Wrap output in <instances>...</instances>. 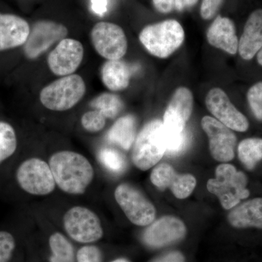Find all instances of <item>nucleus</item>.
Listing matches in <instances>:
<instances>
[{
  "instance_id": "f257e3e1",
  "label": "nucleus",
  "mask_w": 262,
  "mask_h": 262,
  "mask_svg": "<svg viewBox=\"0 0 262 262\" xmlns=\"http://www.w3.org/2000/svg\"><path fill=\"white\" fill-rule=\"evenodd\" d=\"M49 165L56 184L68 194H83L94 179V170L89 160L75 151L55 153Z\"/></svg>"
},
{
  "instance_id": "f03ea898",
  "label": "nucleus",
  "mask_w": 262,
  "mask_h": 262,
  "mask_svg": "<svg viewBox=\"0 0 262 262\" xmlns=\"http://www.w3.org/2000/svg\"><path fill=\"white\" fill-rule=\"evenodd\" d=\"M185 34L176 20H166L146 26L139 34V40L150 54L166 58L184 42Z\"/></svg>"
},
{
  "instance_id": "7ed1b4c3",
  "label": "nucleus",
  "mask_w": 262,
  "mask_h": 262,
  "mask_svg": "<svg viewBox=\"0 0 262 262\" xmlns=\"http://www.w3.org/2000/svg\"><path fill=\"white\" fill-rule=\"evenodd\" d=\"M248 179L230 164H221L215 169V178L208 180L207 189L215 194L225 209L229 210L250 195Z\"/></svg>"
},
{
  "instance_id": "20e7f679",
  "label": "nucleus",
  "mask_w": 262,
  "mask_h": 262,
  "mask_svg": "<svg viewBox=\"0 0 262 262\" xmlns=\"http://www.w3.org/2000/svg\"><path fill=\"white\" fill-rule=\"evenodd\" d=\"M166 151L163 121L151 120L144 125L134 142L132 160L141 170H146L159 163Z\"/></svg>"
},
{
  "instance_id": "39448f33",
  "label": "nucleus",
  "mask_w": 262,
  "mask_h": 262,
  "mask_svg": "<svg viewBox=\"0 0 262 262\" xmlns=\"http://www.w3.org/2000/svg\"><path fill=\"white\" fill-rule=\"evenodd\" d=\"M86 92V84L79 75L64 76L42 89L39 100L52 111L63 112L76 106Z\"/></svg>"
},
{
  "instance_id": "423d86ee",
  "label": "nucleus",
  "mask_w": 262,
  "mask_h": 262,
  "mask_svg": "<svg viewBox=\"0 0 262 262\" xmlns=\"http://www.w3.org/2000/svg\"><path fill=\"white\" fill-rule=\"evenodd\" d=\"M16 179L20 188L33 195H48L56 188L49 164L39 158H30L20 164Z\"/></svg>"
},
{
  "instance_id": "0eeeda50",
  "label": "nucleus",
  "mask_w": 262,
  "mask_h": 262,
  "mask_svg": "<svg viewBox=\"0 0 262 262\" xmlns=\"http://www.w3.org/2000/svg\"><path fill=\"white\" fill-rule=\"evenodd\" d=\"M115 200L127 218L134 225L145 227L154 222L155 206L140 190L130 184H120L115 189Z\"/></svg>"
},
{
  "instance_id": "6e6552de",
  "label": "nucleus",
  "mask_w": 262,
  "mask_h": 262,
  "mask_svg": "<svg viewBox=\"0 0 262 262\" xmlns=\"http://www.w3.org/2000/svg\"><path fill=\"white\" fill-rule=\"evenodd\" d=\"M63 226L66 232L77 242L91 244L103 237L101 221L94 211L85 207H73L66 212Z\"/></svg>"
},
{
  "instance_id": "1a4fd4ad",
  "label": "nucleus",
  "mask_w": 262,
  "mask_h": 262,
  "mask_svg": "<svg viewBox=\"0 0 262 262\" xmlns=\"http://www.w3.org/2000/svg\"><path fill=\"white\" fill-rule=\"evenodd\" d=\"M91 38L96 51L106 60L121 59L126 54V35L117 24L98 22L91 30Z\"/></svg>"
},
{
  "instance_id": "9d476101",
  "label": "nucleus",
  "mask_w": 262,
  "mask_h": 262,
  "mask_svg": "<svg viewBox=\"0 0 262 262\" xmlns=\"http://www.w3.org/2000/svg\"><path fill=\"white\" fill-rule=\"evenodd\" d=\"M68 32L63 24L53 20H39L30 28L27 42L24 45V54L29 59L37 58L53 45L67 38Z\"/></svg>"
},
{
  "instance_id": "9b49d317",
  "label": "nucleus",
  "mask_w": 262,
  "mask_h": 262,
  "mask_svg": "<svg viewBox=\"0 0 262 262\" xmlns=\"http://www.w3.org/2000/svg\"><path fill=\"white\" fill-rule=\"evenodd\" d=\"M201 125L209 139L212 157L222 163L233 159L237 137L232 130L216 119L210 116L202 119Z\"/></svg>"
},
{
  "instance_id": "f8f14e48",
  "label": "nucleus",
  "mask_w": 262,
  "mask_h": 262,
  "mask_svg": "<svg viewBox=\"0 0 262 262\" xmlns=\"http://www.w3.org/2000/svg\"><path fill=\"white\" fill-rule=\"evenodd\" d=\"M206 104L216 120L231 130L246 132L249 127L248 119L234 106L228 96L220 88H214L208 92Z\"/></svg>"
},
{
  "instance_id": "ddd939ff",
  "label": "nucleus",
  "mask_w": 262,
  "mask_h": 262,
  "mask_svg": "<svg viewBox=\"0 0 262 262\" xmlns=\"http://www.w3.org/2000/svg\"><path fill=\"white\" fill-rule=\"evenodd\" d=\"M83 57L82 43L77 39L65 38L48 55V65L54 75L64 77L73 75L80 67Z\"/></svg>"
},
{
  "instance_id": "4468645a",
  "label": "nucleus",
  "mask_w": 262,
  "mask_h": 262,
  "mask_svg": "<svg viewBox=\"0 0 262 262\" xmlns=\"http://www.w3.org/2000/svg\"><path fill=\"white\" fill-rule=\"evenodd\" d=\"M193 96L187 88H179L172 96L163 117L165 134L177 135L186 131V123L192 115Z\"/></svg>"
},
{
  "instance_id": "2eb2a0df",
  "label": "nucleus",
  "mask_w": 262,
  "mask_h": 262,
  "mask_svg": "<svg viewBox=\"0 0 262 262\" xmlns=\"http://www.w3.org/2000/svg\"><path fill=\"white\" fill-rule=\"evenodd\" d=\"M186 233L187 229L182 220L177 217L164 216L144 231L143 241L149 247L163 248L184 238Z\"/></svg>"
},
{
  "instance_id": "dca6fc26",
  "label": "nucleus",
  "mask_w": 262,
  "mask_h": 262,
  "mask_svg": "<svg viewBox=\"0 0 262 262\" xmlns=\"http://www.w3.org/2000/svg\"><path fill=\"white\" fill-rule=\"evenodd\" d=\"M151 182L158 189H170L176 198L184 199L190 195L196 187V179L191 174H179L171 165L162 163L153 169Z\"/></svg>"
},
{
  "instance_id": "f3484780",
  "label": "nucleus",
  "mask_w": 262,
  "mask_h": 262,
  "mask_svg": "<svg viewBox=\"0 0 262 262\" xmlns=\"http://www.w3.org/2000/svg\"><path fill=\"white\" fill-rule=\"evenodd\" d=\"M30 32L28 22L18 15L0 13V51L24 46Z\"/></svg>"
},
{
  "instance_id": "a211bd4d",
  "label": "nucleus",
  "mask_w": 262,
  "mask_h": 262,
  "mask_svg": "<svg viewBox=\"0 0 262 262\" xmlns=\"http://www.w3.org/2000/svg\"><path fill=\"white\" fill-rule=\"evenodd\" d=\"M207 40L213 47L230 55L238 52L239 40L234 22L229 18L218 16L207 32Z\"/></svg>"
},
{
  "instance_id": "6ab92c4d",
  "label": "nucleus",
  "mask_w": 262,
  "mask_h": 262,
  "mask_svg": "<svg viewBox=\"0 0 262 262\" xmlns=\"http://www.w3.org/2000/svg\"><path fill=\"white\" fill-rule=\"evenodd\" d=\"M262 48V9L254 10L245 24L239 40L238 53L243 59H253Z\"/></svg>"
},
{
  "instance_id": "aec40b11",
  "label": "nucleus",
  "mask_w": 262,
  "mask_h": 262,
  "mask_svg": "<svg viewBox=\"0 0 262 262\" xmlns=\"http://www.w3.org/2000/svg\"><path fill=\"white\" fill-rule=\"evenodd\" d=\"M228 221L235 228L262 229V198H254L236 206L229 213Z\"/></svg>"
},
{
  "instance_id": "412c9836",
  "label": "nucleus",
  "mask_w": 262,
  "mask_h": 262,
  "mask_svg": "<svg viewBox=\"0 0 262 262\" xmlns=\"http://www.w3.org/2000/svg\"><path fill=\"white\" fill-rule=\"evenodd\" d=\"M132 72L133 69L121 59L107 60L101 68V80L110 91H122L128 87Z\"/></svg>"
},
{
  "instance_id": "4be33fe9",
  "label": "nucleus",
  "mask_w": 262,
  "mask_h": 262,
  "mask_svg": "<svg viewBox=\"0 0 262 262\" xmlns=\"http://www.w3.org/2000/svg\"><path fill=\"white\" fill-rule=\"evenodd\" d=\"M136 120L133 115L120 117L108 130L106 139L108 142L128 150L136 140Z\"/></svg>"
},
{
  "instance_id": "5701e85b",
  "label": "nucleus",
  "mask_w": 262,
  "mask_h": 262,
  "mask_svg": "<svg viewBox=\"0 0 262 262\" xmlns=\"http://www.w3.org/2000/svg\"><path fill=\"white\" fill-rule=\"evenodd\" d=\"M239 159L248 170H253L262 160V139L258 138L246 139L239 143Z\"/></svg>"
},
{
  "instance_id": "b1692460",
  "label": "nucleus",
  "mask_w": 262,
  "mask_h": 262,
  "mask_svg": "<svg viewBox=\"0 0 262 262\" xmlns=\"http://www.w3.org/2000/svg\"><path fill=\"white\" fill-rule=\"evenodd\" d=\"M90 106L102 113L106 118L114 119L122 111L123 103L117 95L103 93L94 98Z\"/></svg>"
},
{
  "instance_id": "393cba45",
  "label": "nucleus",
  "mask_w": 262,
  "mask_h": 262,
  "mask_svg": "<svg viewBox=\"0 0 262 262\" xmlns=\"http://www.w3.org/2000/svg\"><path fill=\"white\" fill-rule=\"evenodd\" d=\"M52 251L51 262H74L75 255L72 244L61 233L52 234L49 239Z\"/></svg>"
},
{
  "instance_id": "a878e982",
  "label": "nucleus",
  "mask_w": 262,
  "mask_h": 262,
  "mask_svg": "<svg viewBox=\"0 0 262 262\" xmlns=\"http://www.w3.org/2000/svg\"><path fill=\"white\" fill-rule=\"evenodd\" d=\"M16 149L14 128L8 122L0 121V164L14 154Z\"/></svg>"
},
{
  "instance_id": "bb28decb",
  "label": "nucleus",
  "mask_w": 262,
  "mask_h": 262,
  "mask_svg": "<svg viewBox=\"0 0 262 262\" xmlns=\"http://www.w3.org/2000/svg\"><path fill=\"white\" fill-rule=\"evenodd\" d=\"M98 159L105 168L113 173H121L126 167L123 155L112 148H103L100 150Z\"/></svg>"
},
{
  "instance_id": "cd10ccee",
  "label": "nucleus",
  "mask_w": 262,
  "mask_h": 262,
  "mask_svg": "<svg viewBox=\"0 0 262 262\" xmlns=\"http://www.w3.org/2000/svg\"><path fill=\"white\" fill-rule=\"evenodd\" d=\"M106 117L97 110H91L82 115L81 124L86 130L96 133L102 130L106 125Z\"/></svg>"
},
{
  "instance_id": "c85d7f7f",
  "label": "nucleus",
  "mask_w": 262,
  "mask_h": 262,
  "mask_svg": "<svg viewBox=\"0 0 262 262\" xmlns=\"http://www.w3.org/2000/svg\"><path fill=\"white\" fill-rule=\"evenodd\" d=\"M247 100L254 117L262 121V81L248 89Z\"/></svg>"
},
{
  "instance_id": "c756f323",
  "label": "nucleus",
  "mask_w": 262,
  "mask_h": 262,
  "mask_svg": "<svg viewBox=\"0 0 262 262\" xmlns=\"http://www.w3.org/2000/svg\"><path fill=\"white\" fill-rule=\"evenodd\" d=\"M13 236L8 232H0V262H8L15 248Z\"/></svg>"
},
{
  "instance_id": "7c9ffc66",
  "label": "nucleus",
  "mask_w": 262,
  "mask_h": 262,
  "mask_svg": "<svg viewBox=\"0 0 262 262\" xmlns=\"http://www.w3.org/2000/svg\"><path fill=\"white\" fill-rule=\"evenodd\" d=\"M77 262H102L101 251L96 246H84L77 254Z\"/></svg>"
},
{
  "instance_id": "2f4dec72",
  "label": "nucleus",
  "mask_w": 262,
  "mask_h": 262,
  "mask_svg": "<svg viewBox=\"0 0 262 262\" xmlns=\"http://www.w3.org/2000/svg\"><path fill=\"white\" fill-rule=\"evenodd\" d=\"M224 0H203L201 7V15L205 20L213 18L220 10Z\"/></svg>"
},
{
  "instance_id": "473e14b6",
  "label": "nucleus",
  "mask_w": 262,
  "mask_h": 262,
  "mask_svg": "<svg viewBox=\"0 0 262 262\" xmlns=\"http://www.w3.org/2000/svg\"><path fill=\"white\" fill-rule=\"evenodd\" d=\"M151 262H185V258L179 251H171L162 255Z\"/></svg>"
},
{
  "instance_id": "72a5a7b5",
  "label": "nucleus",
  "mask_w": 262,
  "mask_h": 262,
  "mask_svg": "<svg viewBox=\"0 0 262 262\" xmlns=\"http://www.w3.org/2000/svg\"><path fill=\"white\" fill-rule=\"evenodd\" d=\"M155 9L161 13H170L173 10L174 0H152Z\"/></svg>"
},
{
  "instance_id": "f704fd0d",
  "label": "nucleus",
  "mask_w": 262,
  "mask_h": 262,
  "mask_svg": "<svg viewBox=\"0 0 262 262\" xmlns=\"http://www.w3.org/2000/svg\"><path fill=\"white\" fill-rule=\"evenodd\" d=\"M92 9L97 15H104L107 10V0H91Z\"/></svg>"
},
{
  "instance_id": "c9c22d12",
  "label": "nucleus",
  "mask_w": 262,
  "mask_h": 262,
  "mask_svg": "<svg viewBox=\"0 0 262 262\" xmlns=\"http://www.w3.org/2000/svg\"><path fill=\"white\" fill-rule=\"evenodd\" d=\"M198 2V0H174V7L178 11H183L192 8Z\"/></svg>"
},
{
  "instance_id": "e433bc0d",
  "label": "nucleus",
  "mask_w": 262,
  "mask_h": 262,
  "mask_svg": "<svg viewBox=\"0 0 262 262\" xmlns=\"http://www.w3.org/2000/svg\"><path fill=\"white\" fill-rule=\"evenodd\" d=\"M256 60H257L258 64L262 67V48L256 54Z\"/></svg>"
},
{
  "instance_id": "4c0bfd02",
  "label": "nucleus",
  "mask_w": 262,
  "mask_h": 262,
  "mask_svg": "<svg viewBox=\"0 0 262 262\" xmlns=\"http://www.w3.org/2000/svg\"><path fill=\"white\" fill-rule=\"evenodd\" d=\"M111 262H130L128 260L125 259V258H117V259L114 260Z\"/></svg>"
}]
</instances>
